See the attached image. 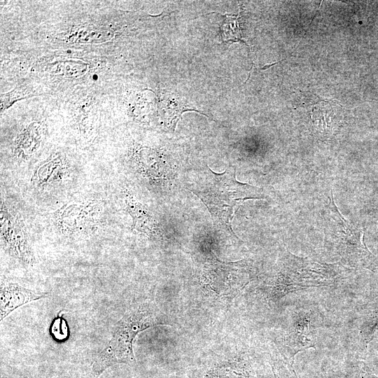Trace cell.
I'll use <instances>...</instances> for the list:
<instances>
[{"label":"cell","mask_w":378,"mask_h":378,"mask_svg":"<svg viewBox=\"0 0 378 378\" xmlns=\"http://www.w3.org/2000/svg\"><path fill=\"white\" fill-rule=\"evenodd\" d=\"M282 355L294 374L293 363L295 355L305 349L314 347L307 316L296 318L285 333L280 344Z\"/></svg>","instance_id":"cell-8"},{"label":"cell","mask_w":378,"mask_h":378,"mask_svg":"<svg viewBox=\"0 0 378 378\" xmlns=\"http://www.w3.org/2000/svg\"><path fill=\"white\" fill-rule=\"evenodd\" d=\"M274 378H277L275 374H274Z\"/></svg>","instance_id":"cell-15"},{"label":"cell","mask_w":378,"mask_h":378,"mask_svg":"<svg viewBox=\"0 0 378 378\" xmlns=\"http://www.w3.org/2000/svg\"><path fill=\"white\" fill-rule=\"evenodd\" d=\"M368 329V330L366 331L365 335L364 337L365 341L367 344L370 342L371 340L378 333V321H377V322H375L373 326H371Z\"/></svg>","instance_id":"cell-14"},{"label":"cell","mask_w":378,"mask_h":378,"mask_svg":"<svg viewBox=\"0 0 378 378\" xmlns=\"http://www.w3.org/2000/svg\"><path fill=\"white\" fill-rule=\"evenodd\" d=\"M188 189L205 204L214 227L237 239L231 224L237 210L246 200L265 198L261 188L238 181L232 167L219 174L206 166Z\"/></svg>","instance_id":"cell-1"},{"label":"cell","mask_w":378,"mask_h":378,"mask_svg":"<svg viewBox=\"0 0 378 378\" xmlns=\"http://www.w3.org/2000/svg\"><path fill=\"white\" fill-rule=\"evenodd\" d=\"M158 325L153 312L144 304L130 308L117 323L111 339L94 360L92 372L98 378L108 368L135 361L133 343L136 335Z\"/></svg>","instance_id":"cell-4"},{"label":"cell","mask_w":378,"mask_h":378,"mask_svg":"<svg viewBox=\"0 0 378 378\" xmlns=\"http://www.w3.org/2000/svg\"><path fill=\"white\" fill-rule=\"evenodd\" d=\"M66 174V164L61 158L46 162L36 171L35 182L38 186H47L59 182Z\"/></svg>","instance_id":"cell-11"},{"label":"cell","mask_w":378,"mask_h":378,"mask_svg":"<svg viewBox=\"0 0 378 378\" xmlns=\"http://www.w3.org/2000/svg\"><path fill=\"white\" fill-rule=\"evenodd\" d=\"M326 216L324 244L328 253L338 258L342 265L369 269L374 267L376 258L363 241V230L340 212L332 192Z\"/></svg>","instance_id":"cell-3"},{"label":"cell","mask_w":378,"mask_h":378,"mask_svg":"<svg viewBox=\"0 0 378 378\" xmlns=\"http://www.w3.org/2000/svg\"><path fill=\"white\" fill-rule=\"evenodd\" d=\"M48 296L47 293L36 292L17 283L1 280L0 289V321L17 308Z\"/></svg>","instance_id":"cell-9"},{"label":"cell","mask_w":378,"mask_h":378,"mask_svg":"<svg viewBox=\"0 0 378 378\" xmlns=\"http://www.w3.org/2000/svg\"><path fill=\"white\" fill-rule=\"evenodd\" d=\"M1 239L7 253L26 265H33L35 258L29 245L26 228L23 222L13 215L1 203Z\"/></svg>","instance_id":"cell-5"},{"label":"cell","mask_w":378,"mask_h":378,"mask_svg":"<svg viewBox=\"0 0 378 378\" xmlns=\"http://www.w3.org/2000/svg\"><path fill=\"white\" fill-rule=\"evenodd\" d=\"M126 209L132 218V230L148 237L160 232L159 224L149 210L137 201L130 192L125 191Z\"/></svg>","instance_id":"cell-10"},{"label":"cell","mask_w":378,"mask_h":378,"mask_svg":"<svg viewBox=\"0 0 378 378\" xmlns=\"http://www.w3.org/2000/svg\"><path fill=\"white\" fill-rule=\"evenodd\" d=\"M215 263L216 274L208 276L209 287L219 295H230L238 293L249 282L247 265L243 262L230 263L227 274H225V263Z\"/></svg>","instance_id":"cell-7"},{"label":"cell","mask_w":378,"mask_h":378,"mask_svg":"<svg viewBox=\"0 0 378 378\" xmlns=\"http://www.w3.org/2000/svg\"><path fill=\"white\" fill-rule=\"evenodd\" d=\"M99 209L92 204L69 203L58 209L53 218L57 229L65 235L80 233L99 219Z\"/></svg>","instance_id":"cell-6"},{"label":"cell","mask_w":378,"mask_h":378,"mask_svg":"<svg viewBox=\"0 0 378 378\" xmlns=\"http://www.w3.org/2000/svg\"><path fill=\"white\" fill-rule=\"evenodd\" d=\"M164 104L162 108L165 113V120L169 127L175 129L176 123L181 115L186 111H196L186 107V104L178 97L165 95L162 101Z\"/></svg>","instance_id":"cell-12"},{"label":"cell","mask_w":378,"mask_h":378,"mask_svg":"<svg viewBox=\"0 0 378 378\" xmlns=\"http://www.w3.org/2000/svg\"><path fill=\"white\" fill-rule=\"evenodd\" d=\"M51 333L55 339L62 340L68 336V328L64 320L61 316H57L51 326Z\"/></svg>","instance_id":"cell-13"},{"label":"cell","mask_w":378,"mask_h":378,"mask_svg":"<svg viewBox=\"0 0 378 378\" xmlns=\"http://www.w3.org/2000/svg\"><path fill=\"white\" fill-rule=\"evenodd\" d=\"M347 269L340 262L326 263L297 256L285 249L277 263L272 282L273 299L309 288L335 285L346 278Z\"/></svg>","instance_id":"cell-2"}]
</instances>
